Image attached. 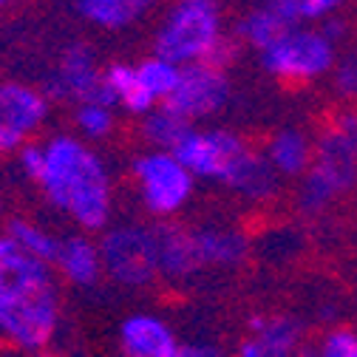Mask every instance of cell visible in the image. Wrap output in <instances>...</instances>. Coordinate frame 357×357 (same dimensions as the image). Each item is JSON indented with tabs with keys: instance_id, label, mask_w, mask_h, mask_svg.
<instances>
[{
	"instance_id": "cell-28",
	"label": "cell",
	"mask_w": 357,
	"mask_h": 357,
	"mask_svg": "<svg viewBox=\"0 0 357 357\" xmlns=\"http://www.w3.org/2000/svg\"><path fill=\"white\" fill-rule=\"evenodd\" d=\"M238 37H230V34H225L221 37L215 46L210 49V54H207V66H213V68H218V71H227L233 63H236V57H238Z\"/></svg>"
},
{
	"instance_id": "cell-36",
	"label": "cell",
	"mask_w": 357,
	"mask_h": 357,
	"mask_svg": "<svg viewBox=\"0 0 357 357\" xmlns=\"http://www.w3.org/2000/svg\"><path fill=\"white\" fill-rule=\"evenodd\" d=\"M34 357H54V354H46V351H40V354H34Z\"/></svg>"
},
{
	"instance_id": "cell-34",
	"label": "cell",
	"mask_w": 357,
	"mask_h": 357,
	"mask_svg": "<svg viewBox=\"0 0 357 357\" xmlns=\"http://www.w3.org/2000/svg\"><path fill=\"white\" fill-rule=\"evenodd\" d=\"M15 252V247H12V241L6 238V236H0V264H3L9 255Z\"/></svg>"
},
{
	"instance_id": "cell-27",
	"label": "cell",
	"mask_w": 357,
	"mask_h": 357,
	"mask_svg": "<svg viewBox=\"0 0 357 357\" xmlns=\"http://www.w3.org/2000/svg\"><path fill=\"white\" fill-rule=\"evenodd\" d=\"M335 85L346 100H357V52H349L335 63Z\"/></svg>"
},
{
	"instance_id": "cell-12",
	"label": "cell",
	"mask_w": 357,
	"mask_h": 357,
	"mask_svg": "<svg viewBox=\"0 0 357 357\" xmlns=\"http://www.w3.org/2000/svg\"><path fill=\"white\" fill-rule=\"evenodd\" d=\"M303 349V326L292 315H252L247 335L236 346V357H298Z\"/></svg>"
},
{
	"instance_id": "cell-23",
	"label": "cell",
	"mask_w": 357,
	"mask_h": 357,
	"mask_svg": "<svg viewBox=\"0 0 357 357\" xmlns=\"http://www.w3.org/2000/svg\"><path fill=\"white\" fill-rule=\"evenodd\" d=\"M178 77H182V68H178L176 63L165 60V57H148L137 66V79H139V88L156 102H167V97L176 91L178 85Z\"/></svg>"
},
{
	"instance_id": "cell-29",
	"label": "cell",
	"mask_w": 357,
	"mask_h": 357,
	"mask_svg": "<svg viewBox=\"0 0 357 357\" xmlns=\"http://www.w3.org/2000/svg\"><path fill=\"white\" fill-rule=\"evenodd\" d=\"M17 165L29 178L37 182L40 173H43V165H46V151H43V145H37V142H29L17 151Z\"/></svg>"
},
{
	"instance_id": "cell-18",
	"label": "cell",
	"mask_w": 357,
	"mask_h": 357,
	"mask_svg": "<svg viewBox=\"0 0 357 357\" xmlns=\"http://www.w3.org/2000/svg\"><path fill=\"white\" fill-rule=\"evenodd\" d=\"M266 162L278 176H303L315 159V145L298 128H284L266 142Z\"/></svg>"
},
{
	"instance_id": "cell-10",
	"label": "cell",
	"mask_w": 357,
	"mask_h": 357,
	"mask_svg": "<svg viewBox=\"0 0 357 357\" xmlns=\"http://www.w3.org/2000/svg\"><path fill=\"white\" fill-rule=\"evenodd\" d=\"M49 116V97L26 82H0V153L29 145Z\"/></svg>"
},
{
	"instance_id": "cell-31",
	"label": "cell",
	"mask_w": 357,
	"mask_h": 357,
	"mask_svg": "<svg viewBox=\"0 0 357 357\" xmlns=\"http://www.w3.org/2000/svg\"><path fill=\"white\" fill-rule=\"evenodd\" d=\"M264 9L289 31L298 29V23H301V12H298L295 0H264Z\"/></svg>"
},
{
	"instance_id": "cell-9",
	"label": "cell",
	"mask_w": 357,
	"mask_h": 357,
	"mask_svg": "<svg viewBox=\"0 0 357 357\" xmlns=\"http://www.w3.org/2000/svg\"><path fill=\"white\" fill-rule=\"evenodd\" d=\"M230 102V79L227 71H218L207 63L185 66L182 77H178L176 91L167 97V105L176 116H182L185 122H199L213 114H218Z\"/></svg>"
},
{
	"instance_id": "cell-22",
	"label": "cell",
	"mask_w": 357,
	"mask_h": 357,
	"mask_svg": "<svg viewBox=\"0 0 357 357\" xmlns=\"http://www.w3.org/2000/svg\"><path fill=\"white\" fill-rule=\"evenodd\" d=\"M190 128V122L176 116L167 105H156L151 114L142 116V137L153 151H173Z\"/></svg>"
},
{
	"instance_id": "cell-25",
	"label": "cell",
	"mask_w": 357,
	"mask_h": 357,
	"mask_svg": "<svg viewBox=\"0 0 357 357\" xmlns=\"http://www.w3.org/2000/svg\"><path fill=\"white\" fill-rule=\"evenodd\" d=\"M298 357H357V329L332 326L312 346H303Z\"/></svg>"
},
{
	"instance_id": "cell-37",
	"label": "cell",
	"mask_w": 357,
	"mask_h": 357,
	"mask_svg": "<svg viewBox=\"0 0 357 357\" xmlns=\"http://www.w3.org/2000/svg\"><path fill=\"white\" fill-rule=\"evenodd\" d=\"M0 210H3V199H0Z\"/></svg>"
},
{
	"instance_id": "cell-19",
	"label": "cell",
	"mask_w": 357,
	"mask_h": 357,
	"mask_svg": "<svg viewBox=\"0 0 357 357\" xmlns=\"http://www.w3.org/2000/svg\"><path fill=\"white\" fill-rule=\"evenodd\" d=\"M153 6L156 0H77V12L88 23L108 31H119L139 23Z\"/></svg>"
},
{
	"instance_id": "cell-35",
	"label": "cell",
	"mask_w": 357,
	"mask_h": 357,
	"mask_svg": "<svg viewBox=\"0 0 357 357\" xmlns=\"http://www.w3.org/2000/svg\"><path fill=\"white\" fill-rule=\"evenodd\" d=\"M9 3H12V0H0V12H3V9L9 6Z\"/></svg>"
},
{
	"instance_id": "cell-17",
	"label": "cell",
	"mask_w": 357,
	"mask_h": 357,
	"mask_svg": "<svg viewBox=\"0 0 357 357\" xmlns=\"http://www.w3.org/2000/svg\"><path fill=\"white\" fill-rule=\"evenodd\" d=\"M225 188L250 199V202H266V199H273L278 193V173L273 170V165L266 162L264 153H255L250 148V153L230 173Z\"/></svg>"
},
{
	"instance_id": "cell-1",
	"label": "cell",
	"mask_w": 357,
	"mask_h": 357,
	"mask_svg": "<svg viewBox=\"0 0 357 357\" xmlns=\"http://www.w3.org/2000/svg\"><path fill=\"white\" fill-rule=\"evenodd\" d=\"M46 165L37 178L43 196L79 230H105L114 213V185L105 162L79 137L57 133L46 145Z\"/></svg>"
},
{
	"instance_id": "cell-24",
	"label": "cell",
	"mask_w": 357,
	"mask_h": 357,
	"mask_svg": "<svg viewBox=\"0 0 357 357\" xmlns=\"http://www.w3.org/2000/svg\"><path fill=\"white\" fill-rule=\"evenodd\" d=\"M287 31H289V29H284L264 6L252 9L250 15H244V17L238 20V26H236V37L244 40L247 46L258 49V52H266V49H270L273 43H278Z\"/></svg>"
},
{
	"instance_id": "cell-11",
	"label": "cell",
	"mask_w": 357,
	"mask_h": 357,
	"mask_svg": "<svg viewBox=\"0 0 357 357\" xmlns=\"http://www.w3.org/2000/svg\"><path fill=\"white\" fill-rule=\"evenodd\" d=\"M46 97L74 100L77 105H82V102L114 105L108 88L102 82V68L88 43H71L63 52V57L46 85Z\"/></svg>"
},
{
	"instance_id": "cell-32",
	"label": "cell",
	"mask_w": 357,
	"mask_h": 357,
	"mask_svg": "<svg viewBox=\"0 0 357 357\" xmlns=\"http://www.w3.org/2000/svg\"><path fill=\"white\" fill-rule=\"evenodd\" d=\"M170 357H225V354L210 343H193V346H178L176 354H170Z\"/></svg>"
},
{
	"instance_id": "cell-16",
	"label": "cell",
	"mask_w": 357,
	"mask_h": 357,
	"mask_svg": "<svg viewBox=\"0 0 357 357\" xmlns=\"http://www.w3.org/2000/svg\"><path fill=\"white\" fill-rule=\"evenodd\" d=\"M193 238L202 270H233L250 252L247 236L233 227H193Z\"/></svg>"
},
{
	"instance_id": "cell-21",
	"label": "cell",
	"mask_w": 357,
	"mask_h": 357,
	"mask_svg": "<svg viewBox=\"0 0 357 357\" xmlns=\"http://www.w3.org/2000/svg\"><path fill=\"white\" fill-rule=\"evenodd\" d=\"M6 238L12 241L17 252L37 258V261H46V264L54 261L57 247H60V238H54L43 225L29 221V218H12L6 225Z\"/></svg>"
},
{
	"instance_id": "cell-3",
	"label": "cell",
	"mask_w": 357,
	"mask_h": 357,
	"mask_svg": "<svg viewBox=\"0 0 357 357\" xmlns=\"http://www.w3.org/2000/svg\"><path fill=\"white\" fill-rule=\"evenodd\" d=\"M357 182V114H337L315 142V159L303 173L298 207L309 215L324 213Z\"/></svg>"
},
{
	"instance_id": "cell-2",
	"label": "cell",
	"mask_w": 357,
	"mask_h": 357,
	"mask_svg": "<svg viewBox=\"0 0 357 357\" xmlns=\"http://www.w3.org/2000/svg\"><path fill=\"white\" fill-rule=\"evenodd\" d=\"M63 315L52 264L12 252L0 264V340L40 354L54 340Z\"/></svg>"
},
{
	"instance_id": "cell-14",
	"label": "cell",
	"mask_w": 357,
	"mask_h": 357,
	"mask_svg": "<svg viewBox=\"0 0 357 357\" xmlns=\"http://www.w3.org/2000/svg\"><path fill=\"white\" fill-rule=\"evenodd\" d=\"M52 266L57 270V275L79 289H88L100 284V278L105 275L102 270V255H100V244L91 236H68L60 238L57 255L52 261Z\"/></svg>"
},
{
	"instance_id": "cell-6",
	"label": "cell",
	"mask_w": 357,
	"mask_h": 357,
	"mask_svg": "<svg viewBox=\"0 0 357 357\" xmlns=\"http://www.w3.org/2000/svg\"><path fill=\"white\" fill-rule=\"evenodd\" d=\"M130 170L139 199L153 218H173L193 196L196 178L170 151H148L133 159Z\"/></svg>"
},
{
	"instance_id": "cell-13",
	"label": "cell",
	"mask_w": 357,
	"mask_h": 357,
	"mask_svg": "<svg viewBox=\"0 0 357 357\" xmlns=\"http://www.w3.org/2000/svg\"><path fill=\"white\" fill-rule=\"evenodd\" d=\"M119 349L125 357H170L178 337L159 312H130L119 326Z\"/></svg>"
},
{
	"instance_id": "cell-5",
	"label": "cell",
	"mask_w": 357,
	"mask_h": 357,
	"mask_svg": "<svg viewBox=\"0 0 357 357\" xmlns=\"http://www.w3.org/2000/svg\"><path fill=\"white\" fill-rule=\"evenodd\" d=\"M100 244L105 275L125 289H145L159 278V241L156 227L114 225L105 227Z\"/></svg>"
},
{
	"instance_id": "cell-4",
	"label": "cell",
	"mask_w": 357,
	"mask_h": 357,
	"mask_svg": "<svg viewBox=\"0 0 357 357\" xmlns=\"http://www.w3.org/2000/svg\"><path fill=\"white\" fill-rule=\"evenodd\" d=\"M225 37L221 9L215 0H173V6L162 17L153 54L176 63L178 68L204 63L210 49Z\"/></svg>"
},
{
	"instance_id": "cell-20",
	"label": "cell",
	"mask_w": 357,
	"mask_h": 357,
	"mask_svg": "<svg viewBox=\"0 0 357 357\" xmlns=\"http://www.w3.org/2000/svg\"><path fill=\"white\" fill-rule=\"evenodd\" d=\"M102 82L108 88L114 105H122L128 114L145 116V114H151L156 108V102L139 88L137 66H130V63H111L108 68H102Z\"/></svg>"
},
{
	"instance_id": "cell-7",
	"label": "cell",
	"mask_w": 357,
	"mask_h": 357,
	"mask_svg": "<svg viewBox=\"0 0 357 357\" xmlns=\"http://www.w3.org/2000/svg\"><path fill=\"white\" fill-rule=\"evenodd\" d=\"M261 66L287 82L318 79L335 68V43H329L318 29H292L261 52Z\"/></svg>"
},
{
	"instance_id": "cell-26",
	"label": "cell",
	"mask_w": 357,
	"mask_h": 357,
	"mask_svg": "<svg viewBox=\"0 0 357 357\" xmlns=\"http://www.w3.org/2000/svg\"><path fill=\"white\" fill-rule=\"evenodd\" d=\"M74 125L79 130V139H105L114 130V105L82 102L74 111Z\"/></svg>"
},
{
	"instance_id": "cell-15",
	"label": "cell",
	"mask_w": 357,
	"mask_h": 357,
	"mask_svg": "<svg viewBox=\"0 0 357 357\" xmlns=\"http://www.w3.org/2000/svg\"><path fill=\"white\" fill-rule=\"evenodd\" d=\"M156 241H159V275L162 278L188 281L202 270L193 227L162 225L156 227Z\"/></svg>"
},
{
	"instance_id": "cell-30",
	"label": "cell",
	"mask_w": 357,
	"mask_h": 357,
	"mask_svg": "<svg viewBox=\"0 0 357 357\" xmlns=\"http://www.w3.org/2000/svg\"><path fill=\"white\" fill-rule=\"evenodd\" d=\"M298 3V12H301V20H329L343 0H295Z\"/></svg>"
},
{
	"instance_id": "cell-33",
	"label": "cell",
	"mask_w": 357,
	"mask_h": 357,
	"mask_svg": "<svg viewBox=\"0 0 357 357\" xmlns=\"http://www.w3.org/2000/svg\"><path fill=\"white\" fill-rule=\"evenodd\" d=\"M318 31H321V34H324L329 43H337V40L343 37V31H346V29H343V20H337V17H329V20H324V26H321Z\"/></svg>"
},
{
	"instance_id": "cell-8",
	"label": "cell",
	"mask_w": 357,
	"mask_h": 357,
	"mask_svg": "<svg viewBox=\"0 0 357 357\" xmlns=\"http://www.w3.org/2000/svg\"><path fill=\"white\" fill-rule=\"evenodd\" d=\"M170 153L190 170L193 178L225 185L236 165L250 153V145L225 128H190Z\"/></svg>"
}]
</instances>
